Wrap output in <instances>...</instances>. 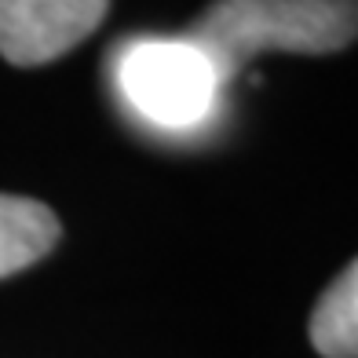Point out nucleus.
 I'll return each instance as SVG.
<instances>
[{
    "label": "nucleus",
    "instance_id": "f257e3e1",
    "mask_svg": "<svg viewBox=\"0 0 358 358\" xmlns=\"http://www.w3.org/2000/svg\"><path fill=\"white\" fill-rule=\"evenodd\" d=\"M183 37L227 85L259 52L329 55L358 41V0H213Z\"/></svg>",
    "mask_w": 358,
    "mask_h": 358
},
{
    "label": "nucleus",
    "instance_id": "f03ea898",
    "mask_svg": "<svg viewBox=\"0 0 358 358\" xmlns=\"http://www.w3.org/2000/svg\"><path fill=\"white\" fill-rule=\"evenodd\" d=\"M113 80L121 99L146 124L183 132L213 113L223 80L194 41L179 37H136L113 52Z\"/></svg>",
    "mask_w": 358,
    "mask_h": 358
},
{
    "label": "nucleus",
    "instance_id": "7ed1b4c3",
    "mask_svg": "<svg viewBox=\"0 0 358 358\" xmlns=\"http://www.w3.org/2000/svg\"><path fill=\"white\" fill-rule=\"evenodd\" d=\"M106 11L110 0H0V55L44 66L95 34Z\"/></svg>",
    "mask_w": 358,
    "mask_h": 358
},
{
    "label": "nucleus",
    "instance_id": "20e7f679",
    "mask_svg": "<svg viewBox=\"0 0 358 358\" xmlns=\"http://www.w3.org/2000/svg\"><path fill=\"white\" fill-rule=\"evenodd\" d=\"M59 234V216L44 201L0 194V278H11L44 259L55 249Z\"/></svg>",
    "mask_w": 358,
    "mask_h": 358
},
{
    "label": "nucleus",
    "instance_id": "39448f33",
    "mask_svg": "<svg viewBox=\"0 0 358 358\" xmlns=\"http://www.w3.org/2000/svg\"><path fill=\"white\" fill-rule=\"evenodd\" d=\"M311 344L322 358H358V259H351L318 296Z\"/></svg>",
    "mask_w": 358,
    "mask_h": 358
}]
</instances>
